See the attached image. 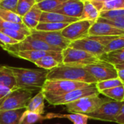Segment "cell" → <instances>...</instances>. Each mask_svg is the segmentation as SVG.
<instances>
[{
    "label": "cell",
    "mask_w": 124,
    "mask_h": 124,
    "mask_svg": "<svg viewBox=\"0 0 124 124\" xmlns=\"http://www.w3.org/2000/svg\"><path fill=\"white\" fill-rule=\"evenodd\" d=\"M8 67L15 75L17 88L32 91H41L46 80L48 70Z\"/></svg>",
    "instance_id": "6da1fadb"
},
{
    "label": "cell",
    "mask_w": 124,
    "mask_h": 124,
    "mask_svg": "<svg viewBox=\"0 0 124 124\" xmlns=\"http://www.w3.org/2000/svg\"><path fill=\"white\" fill-rule=\"evenodd\" d=\"M46 80H64L75 82L95 84L97 81L86 71L84 67L60 64L48 70Z\"/></svg>",
    "instance_id": "7a4b0ae2"
},
{
    "label": "cell",
    "mask_w": 124,
    "mask_h": 124,
    "mask_svg": "<svg viewBox=\"0 0 124 124\" xmlns=\"http://www.w3.org/2000/svg\"><path fill=\"white\" fill-rule=\"evenodd\" d=\"M100 94L95 86V84L89 85V86L76 89L68 92L67 94L60 95V96H46L45 100L48 102L49 104L53 106L59 105H66L69 103L73 102L84 97L87 96H99Z\"/></svg>",
    "instance_id": "3957f363"
},
{
    "label": "cell",
    "mask_w": 124,
    "mask_h": 124,
    "mask_svg": "<svg viewBox=\"0 0 124 124\" xmlns=\"http://www.w3.org/2000/svg\"><path fill=\"white\" fill-rule=\"evenodd\" d=\"M89 85L92 84L64 80H46L41 91L44 94V96H60L76 89L89 86Z\"/></svg>",
    "instance_id": "277c9868"
},
{
    "label": "cell",
    "mask_w": 124,
    "mask_h": 124,
    "mask_svg": "<svg viewBox=\"0 0 124 124\" xmlns=\"http://www.w3.org/2000/svg\"><path fill=\"white\" fill-rule=\"evenodd\" d=\"M62 64L85 67L100 61V58L86 51L68 47L62 51Z\"/></svg>",
    "instance_id": "5b68a950"
},
{
    "label": "cell",
    "mask_w": 124,
    "mask_h": 124,
    "mask_svg": "<svg viewBox=\"0 0 124 124\" xmlns=\"http://www.w3.org/2000/svg\"><path fill=\"white\" fill-rule=\"evenodd\" d=\"M35 91L16 88L5 97L3 103L0 106V111L13 110L26 108L28 102L33 97Z\"/></svg>",
    "instance_id": "8992f818"
},
{
    "label": "cell",
    "mask_w": 124,
    "mask_h": 124,
    "mask_svg": "<svg viewBox=\"0 0 124 124\" xmlns=\"http://www.w3.org/2000/svg\"><path fill=\"white\" fill-rule=\"evenodd\" d=\"M109 99H110L108 98H100L99 96H87L69 103L65 106V110L70 113L89 115L95 111Z\"/></svg>",
    "instance_id": "52a82bcc"
},
{
    "label": "cell",
    "mask_w": 124,
    "mask_h": 124,
    "mask_svg": "<svg viewBox=\"0 0 124 124\" xmlns=\"http://www.w3.org/2000/svg\"><path fill=\"white\" fill-rule=\"evenodd\" d=\"M3 50L9 53V54L25 50H45V51H55L62 52V50L54 48L49 46L42 40L38 39L33 37L31 35L28 36L25 39L17 44L8 45H0Z\"/></svg>",
    "instance_id": "ba28073f"
},
{
    "label": "cell",
    "mask_w": 124,
    "mask_h": 124,
    "mask_svg": "<svg viewBox=\"0 0 124 124\" xmlns=\"http://www.w3.org/2000/svg\"><path fill=\"white\" fill-rule=\"evenodd\" d=\"M124 103V102H116L109 99L95 111L86 115L89 119L116 123V118Z\"/></svg>",
    "instance_id": "9c48e42d"
},
{
    "label": "cell",
    "mask_w": 124,
    "mask_h": 124,
    "mask_svg": "<svg viewBox=\"0 0 124 124\" xmlns=\"http://www.w3.org/2000/svg\"><path fill=\"white\" fill-rule=\"evenodd\" d=\"M94 21L87 20H78L70 23L61 31V34L70 42L86 38L89 36V31Z\"/></svg>",
    "instance_id": "30bf717a"
},
{
    "label": "cell",
    "mask_w": 124,
    "mask_h": 124,
    "mask_svg": "<svg viewBox=\"0 0 124 124\" xmlns=\"http://www.w3.org/2000/svg\"><path fill=\"white\" fill-rule=\"evenodd\" d=\"M84 68L97 83L118 77L117 69L115 66L102 61L86 66Z\"/></svg>",
    "instance_id": "8fae6325"
},
{
    "label": "cell",
    "mask_w": 124,
    "mask_h": 124,
    "mask_svg": "<svg viewBox=\"0 0 124 124\" xmlns=\"http://www.w3.org/2000/svg\"><path fill=\"white\" fill-rule=\"evenodd\" d=\"M31 35L42 40L51 47L61 50L68 48L71 42L61 34V31H41L34 29L31 31Z\"/></svg>",
    "instance_id": "7c38bea8"
},
{
    "label": "cell",
    "mask_w": 124,
    "mask_h": 124,
    "mask_svg": "<svg viewBox=\"0 0 124 124\" xmlns=\"http://www.w3.org/2000/svg\"><path fill=\"white\" fill-rule=\"evenodd\" d=\"M69 47L86 51L99 58L105 53V47L92 36H88L86 38L71 42Z\"/></svg>",
    "instance_id": "4fadbf2b"
},
{
    "label": "cell",
    "mask_w": 124,
    "mask_h": 124,
    "mask_svg": "<svg viewBox=\"0 0 124 124\" xmlns=\"http://www.w3.org/2000/svg\"><path fill=\"white\" fill-rule=\"evenodd\" d=\"M11 56L19 58L21 59L27 60L31 62L34 63L36 61H38L46 56H54L55 57L60 63L62 64V52H55V51H45V50H25V51H19L10 54Z\"/></svg>",
    "instance_id": "5bb4252c"
},
{
    "label": "cell",
    "mask_w": 124,
    "mask_h": 124,
    "mask_svg": "<svg viewBox=\"0 0 124 124\" xmlns=\"http://www.w3.org/2000/svg\"><path fill=\"white\" fill-rule=\"evenodd\" d=\"M124 35V31L121 30L110 24L95 21L91 26L89 36H97V37H116Z\"/></svg>",
    "instance_id": "9a60e30c"
},
{
    "label": "cell",
    "mask_w": 124,
    "mask_h": 124,
    "mask_svg": "<svg viewBox=\"0 0 124 124\" xmlns=\"http://www.w3.org/2000/svg\"><path fill=\"white\" fill-rule=\"evenodd\" d=\"M84 10L82 0H67L62 3L54 12L60 13L70 18L80 19Z\"/></svg>",
    "instance_id": "2e32d148"
},
{
    "label": "cell",
    "mask_w": 124,
    "mask_h": 124,
    "mask_svg": "<svg viewBox=\"0 0 124 124\" xmlns=\"http://www.w3.org/2000/svg\"><path fill=\"white\" fill-rule=\"evenodd\" d=\"M42 11L37 7L36 4L23 17V23L29 29L34 30L40 23Z\"/></svg>",
    "instance_id": "e0dca14e"
},
{
    "label": "cell",
    "mask_w": 124,
    "mask_h": 124,
    "mask_svg": "<svg viewBox=\"0 0 124 124\" xmlns=\"http://www.w3.org/2000/svg\"><path fill=\"white\" fill-rule=\"evenodd\" d=\"M78 18H70L54 12H42L40 23H71L78 20Z\"/></svg>",
    "instance_id": "ac0fdd59"
},
{
    "label": "cell",
    "mask_w": 124,
    "mask_h": 124,
    "mask_svg": "<svg viewBox=\"0 0 124 124\" xmlns=\"http://www.w3.org/2000/svg\"><path fill=\"white\" fill-rule=\"evenodd\" d=\"M0 87H6L12 91L17 88L15 75L8 66H0Z\"/></svg>",
    "instance_id": "d6986e66"
},
{
    "label": "cell",
    "mask_w": 124,
    "mask_h": 124,
    "mask_svg": "<svg viewBox=\"0 0 124 124\" xmlns=\"http://www.w3.org/2000/svg\"><path fill=\"white\" fill-rule=\"evenodd\" d=\"M53 118H66L70 121L73 124H88L89 118L86 115L78 113L60 114V113H47L44 116V120H49Z\"/></svg>",
    "instance_id": "ffe728a7"
},
{
    "label": "cell",
    "mask_w": 124,
    "mask_h": 124,
    "mask_svg": "<svg viewBox=\"0 0 124 124\" xmlns=\"http://www.w3.org/2000/svg\"><path fill=\"white\" fill-rule=\"evenodd\" d=\"M25 109L0 111V124H20Z\"/></svg>",
    "instance_id": "44dd1931"
},
{
    "label": "cell",
    "mask_w": 124,
    "mask_h": 124,
    "mask_svg": "<svg viewBox=\"0 0 124 124\" xmlns=\"http://www.w3.org/2000/svg\"><path fill=\"white\" fill-rule=\"evenodd\" d=\"M44 100L45 97L41 91H40L36 95L33 96L28 102L25 110L39 114L43 115L44 113Z\"/></svg>",
    "instance_id": "7402d4cb"
},
{
    "label": "cell",
    "mask_w": 124,
    "mask_h": 124,
    "mask_svg": "<svg viewBox=\"0 0 124 124\" xmlns=\"http://www.w3.org/2000/svg\"><path fill=\"white\" fill-rule=\"evenodd\" d=\"M84 1V10L82 15L79 20H87L92 21H97L100 18V12L90 1Z\"/></svg>",
    "instance_id": "603a6c76"
},
{
    "label": "cell",
    "mask_w": 124,
    "mask_h": 124,
    "mask_svg": "<svg viewBox=\"0 0 124 124\" xmlns=\"http://www.w3.org/2000/svg\"><path fill=\"white\" fill-rule=\"evenodd\" d=\"M100 60L111 64L114 66L123 63L124 62V48L103 54L100 57Z\"/></svg>",
    "instance_id": "cb8c5ba5"
},
{
    "label": "cell",
    "mask_w": 124,
    "mask_h": 124,
    "mask_svg": "<svg viewBox=\"0 0 124 124\" xmlns=\"http://www.w3.org/2000/svg\"><path fill=\"white\" fill-rule=\"evenodd\" d=\"M100 94L116 102H124V85L102 91Z\"/></svg>",
    "instance_id": "d4e9b609"
},
{
    "label": "cell",
    "mask_w": 124,
    "mask_h": 124,
    "mask_svg": "<svg viewBox=\"0 0 124 124\" xmlns=\"http://www.w3.org/2000/svg\"><path fill=\"white\" fill-rule=\"evenodd\" d=\"M33 64L38 67L46 70H50L62 64V63H60L55 57L50 56L44 57L38 61H36Z\"/></svg>",
    "instance_id": "484cf974"
},
{
    "label": "cell",
    "mask_w": 124,
    "mask_h": 124,
    "mask_svg": "<svg viewBox=\"0 0 124 124\" xmlns=\"http://www.w3.org/2000/svg\"><path fill=\"white\" fill-rule=\"evenodd\" d=\"M69 24L63 23H39L35 30L41 31H61Z\"/></svg>",
    "instance_id": "4316f807"
},
{
    "label": "cell",
    "mask_w": 124,
    "mask_h": 124,
    "mask_svg": "<svg viewBox=\"0 0 124 124\" xmlns=\"http://www.w3.org/2000/svg\"><path fill=\"white\" fill-rule=\"evenodd\" d=\"M67 0H44L36 3L37 7L42 12H54Z\"/></svg>",
    "instance_id": "83f0119b"
},
{
    "label": "cell",
    "mask_w": 124,
    "mask_h": 124,
    "mask_svg": "<svg viewBox=\"0 0 124 124\" xmlns=\"http://www.w3.org/2000/svg\"><path fill=\"white\" fill-rule=\"evenodd\" d=\"M44 121V116L28 110H25L23 113L20 124H35L38 122Z\"/></svg>",
    "instance_id": "f1b7e54d"
},
{
    "label": "cell",
    "mask_w": 124,
    "mask_h": 124,
    "mask_svg": "<svg viewBox=\"0 0 124 124\" xmlns=\"http://www.w3.org/2000/svg\"><path fill=\"white\" fill-rule=\"evenodd\" d=\"M0 29H12L15 31H20L25 34L26 36L31 35V30H29L23 23H14L5 21L0 18Z\"/></svg>",
    "instance_id": "f546056e"
},
{
    "label": "cell",
    "mask_w": 124,
    "mask_h": 124,
    "mask_svg": "<svg viewBox=\"0 0 124 124\" xmlns=\"http://www.w3.org/2000/svg\"><path fill=\"white\" fill-rule=\"evenodd\" d=\"M123 85H124L123 82L118 77L114 78V79H110V80H107L104 81H100V82L95 83V86L99 91V92L104 91V90L110 89V88H113L118 86H121Z\"/></svg>",
    "instance_id": "4dcf8cb0"
},
{
    "label": "cell",
    "mask_w": 124,
    "mask_h": 124,
    "mask_svg": "<svg viewBox=\"0 0 124 124\" xmlns=\"http://www.w3.org/2000/svg\"><path fill=\"white\" fill-rule=\"evenodd\" d=\"M0 18L10 23L20 24L23 23V18L20 16L17 13L1 8H0Z\"/></svg>",
    "instance_id": "1f68e13d"
},
{
    "label": "cell",
    "mask_w": 124,
    "mask_h": 124,
    "mask_svg": "<svg viewBox=\"0 0 124 124\" xmlns=\"http://www.w3.org/2000/svg\"><path fill=\"white\" fill-rule=\"evenodd\" d=\"M36 4L35 0H18L17 13L23 18Z\"/></svg>",
    "instance_id": "d6a6232c"
},
{
    "label": "cell",
    "mask_w": 124,
    "mask_h": 124,
    "mask_svg": "<svg viewBox=\"0 0 124 124\" xmlns=\"http://www.w3.org/2000/svg\"><path fill=\"white\" fill-rule=\"evenodd\" d=\"M114 10H124V0H107L102 2L100 12Z\"/></svg>",
    "instance_id": "836d02e7"
},
{
    "label": "cell",
    "mask_w": 124,
    "mask_h": 124,
    "mask_svg": "<svg viewBox=\"0 0 124 124\" xmlns=\"http://www.w3.org/2000/svg\"><path fill=\"white\" fill-rule=\"evenodd\" d=\"M124 48V35L116 37L110 43H108L105 48V53L120 50Z\"/></svg>",
    "instance_id": "e575fe53"
},
{
    "label": "cell",
    "mask_w": 124,
    "mask_h": 124,
    "mask_svg": "<svg viewBox=\"0 0 124 124\" xmlns=\"http://www.w3.org/2000/svg\"><path fill=\"white\" fill-rule=\"evenodd\" d=\"M124 16V10H108L103 11L100 12V18L107 19V20H116Z\"/></svg>",
    "instance_id": "d590c367"
},
{
    "label": "cell",
    "mask_w": 124,
    "mask_h": 124,
    "mask_svg": "<svg viewBox=\"0 0 124 124\" xmlns=\"http://www.w3.org/2000/svg\"><path fill=\"white\" fill-rule=\"evenodd\" d=\"M0 31L1 32H3L4 34H5L6 35H7L8 37H9L10 38L17 40V42H21L23 40H24L25 39L26 36L25 34H24L23 33L18 31H15V30H12V29H0Z\"/></svg>",
    "instance_id": "8d00e7d4"
},
{
    "label": "cell",
    "mask_w": 124,
    "mask_h": 124,
    "mask_svg": "<svg viewBox=\"0 0 124 124\" xmlns=\"http://www.w3.org/2000/svg\"><path fill=\"white\" fill-rule=\"evenodd\" d=\"M18 0H2L0 1V8L17 13Z\"/></svg>",
    "instance_id": "74e56055"
},
{
    "label": "cell",
    "mask_w": 124,
    "mask_h": 124,
    "mask_svg": "<svg viewBox=\"0 0 124 124\" xmlns=\"http://www.w3.org/2000/svg\"><path fill=\"white\" fill-rule=\"evenodd\" d=\"M98 21H101V22H104L108 24H110L121 30L124 31V16L122 18H120L116 20H107V19H104L102 18H99L97 19Z\"/></svg>",
    "instance_id": "f35d334b"
},
{
    "label": "cell",
    "mask_w": 124,
    "mask_h": 124,
    "mask_svg": "<svg viewBox=\"0 0 124 124\" xmlns=\"http://www.w3.org/2000/svg\"><path fill=\"white\" fill-rule=\"evenodd\" d=\"M19 42H17V40H15L12 38H10L9 37H8L7 35H6L5 34H4L3 32H1L0 31V45H14V44H17Z\"/></svg>",
    "instance_id": "ab89813d"
},
{
    "label": "cell",
    "mask_w": 124,
    "mask_h": 124,
    "mask_svg": "<svg viewBox=\"0 0 124 124\" xmlns=\"http://www.w3.org/2000/svg\"><path fill=\"white\" fill-rule=\"evenodd\" d=\"M12 90L6 88V87H0V106L3 103L5 97L11 92Z\"/></svg>",
    "instance_id": "60d3db41"
},
{
    "label": "cell",
    "mask_w": 124,
    "mask_h": 124,
    "mask_svg": "<svg viewBox=\"0 0 124 124\" xmlns=\"http://www.w3.org/2000/svg\"><path fill=\"white\" fill-rule=\"evenodd\" d=\"M116 123L118 124H124V103L116 118Z\"/></svg>",
    "instance_id": "b9f144b4"
},
{
    "label": "cell",
    "mask_w": 124,
    "mask_h": 124,
    "mask_svg": "<svg viewBox=\"0 0 124 124\" xmlns=\"http://www.w3.org/2000/svg\"><path fill=\"white\" fill-rule=\"evenodd\" d=\"M117 73H118V77L123 82V83L124 84V69H117Z\"/></svg>",
    "instance_id": "7bdbcfd3"
},
{
    "label": "cell",
    "mask_w": 124,
    "mask_h": 124,
    "mask_svg": "<svg viewBox=\"0 0 124 124\" xmlns=\"http://www.w3.org/2000/svg\"><path fill=\"white\" fill-rule=\"evenodd\" d=\"M116 69H124V62L120 64H118V65H116L115 66Z\"/></svg>",
    "instance_id": "ee69618b"
},
{
    "label": "cell",
    "mask_w": 124,
    "mask_h": 124,
    "mask_svg": "<svg viewBox=\"0 0 124 124\" xmlns=\"http://www.w3.org/2000/svg\"><path fill=\"white\" fill-rule=\"evenodd\" d=\"M82 1H101V2H104L107 0H82Z\"/></svg>",
    "instance_id": "f6af8a7d"
},
{
    "label": "cell",
    "mask_w": 124,
    "mask_h": 124,
    "mask_svg": "<svg viewBox=\"0 0 124 124\" xmlns=\"http://www.w3.org/2000/svg\"><path fill=\"white\" fill-rule=\"evenodd\" d=\"M35 1H36V3H39V2L42 1H44V0H35Z\"/></svg>",
    "instance_id": "bcb514c9"
},
{
    "label": "cell",
    "mask_w": 124,
    "mask_h": 124,
    "mask_svg": "<svg viewBox=\"0 0 124 124\" xmlns=\"http://www.w3.org/2000/svg\"><path fill=\"white\" fill-rule=\"evenodd\" d=\"M0 1H2V0H0Z\"/></svg>",
    "instance_id": "7dc6e473"
},
{
    "label": "cell",
    "mask_w": 124,
    "mask_h": 124,
    "mask_svg": "<svg viewBox=\"0 0 124 124\" xmlns=\"http://www.w3.org/2000/svg\"></svg>",
    "instance_id": "c3c4849f"
}]
</instances>
